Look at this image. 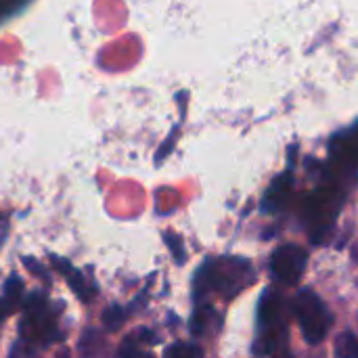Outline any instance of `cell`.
Segmentation results:
<instances>
[{"instance_id": "cell-1", "label": "cell", "mask_w": 358, "mask_h": 358, "mask_svg": "<svg viewBox=\"0 0 358 358\" xmlns=\"http://www.w3.org/2000/svg\"><path fill=\"white\" fill-rule=\"evenodd\" d=\"M252 281H254V271L248 260L241 258L206 260L193 279V298L195 302H201L212 292L224 298H235Z\"/></svg>"}, {"instance_id": "cell-2", "label": "cell", "mask_w": 358, "mask_h": 358, "mask_svg": "<svg viewBox=\"0 0 358 358\" xmlns=\"http://www.w3.org/2000/svg\"><path fill=\"white\" fill-rule=\"evenodd\" d=\"M287 350V319L283 298L273 292H264L258 306V340L254 355L279 357Z\"/></svg>"}, {"instance_id": "cell-3", "label": "cell", "mask_w": 358, "mask_h": 358, "mask_svg": "<svg viewBox=\"0 0 358 358\" xmlns=\"http://www.w3.org/2000/svg\"><path fill=\"white\" fill-rule=\"evenodd\" d=\"M294 315L298 319V325L302 329V336L308 344L317 346L321 344L331 325H334V319H331V313L329 308L325 306V302L310 289H302L296 300H294Z\"/></svg>"}, {"instance_id": "cell-4", "label": "cell", "mask_w": 358, "mask_h": 358, "mask_svg": "<svg viewBox=\"0 0 358 358\" xmlns=\"http://www.w3.org/2000/svg\"><path fill=\"white\" fill-rule=\"evenodd\" d=\"M340 206H342V199H340L338 191L331 187L317 189L315 193H310L306 197V201L302 203V214H304V220L310 224L313 243H321L323 237H327V233H331V227L336 222Z\"/></svg>"}, {"instance_id": "cell-5", "label": "cell", "mask_w": 358, "mask_h": 358, "mask_svg": "<svg viewBox=\"0 0 358 358\" xmlns=\"http://www.w3.org/2000/svg\"><path fill=\"white\" fill-rule=\"evenodd\" d=\"M306 266H308V252H304V248L294 243L277 248L271 256V273L275 275L277 281L285 285H296L302 279Z\"/></svg>"}, {"instance_id": "cell-6", "label": "cell", "mask_w": 358, "mask_h": 358, "mask_svg": "<svg viewBox=\"0 0 358 358\" xmlns=\"http://www.w3.org/2000/svg\"><path fill=\"white\" fill-rule=\"evenodd\" d=\"M292 189H294V172L292 170H285L283 174H279L268 191L264 193V199H262V210L268 212V214H277V212H283L292 199Z\"/></svg>"}, {"instance_id": "cell-7", "label": "cell", "mask_w": 358, "mask_h": 358, "mask_svg": "<svg viewBox=\"0 0 358 358\" xmlns=\"http://www.w3.org/2000/svg\"><path fill=\"white\" fill-rule=\"evenodd\" d=\"M331 155L342 166H358V126L352 132H340L331 141Z\"/></svg>"}, {"instance_id": "cell-8", "label": "cell", "mask_w": 358, "mask_h": 358, "mask_svg": "<svg viewBox=\"0 0 358 358\" xmlns=\"http://www.w3.org/2000/svg\"><path fill=\"white\" fill-rule=\"evenodd\" d=\"M212 323L220 325V315L212 306H199L191 319V334L193 336H206L210 331Z\"/></svg>"}, {"instance_id": "cell-9", "label": "cell", "mask_w": 358, "mask_h": 358, "mask_svg": "<svg viewBox=\"0 0 358 358\" xmlns=\"http://www.w3.org/2000/svg\"><path fill=\"white\" fill-rule=\"evenodd\" d=\"M67 281H69V287L73 289V294H76L80 300L90 302V300L94 298L96 287H94V285H88V283H86V279H84V275H82L80 271H76V268H73V271L67 275Z\"/></svg>"}, {"instance_id": "cell-10", "label": "cell", "mask_w": 358, "mask_h": 358, "mask_svg": "<svg viewBox=\"0 0 358 358\" xmlns=\"http://www.w3.org/2000/svg\"><path fill=\"white\" fill-rule=\"evenodd\" d=\"M143 344H145V342L138 338V334L126 338V340L122 342V346H120V358H155L151 352H147V350L143 348Z\"/></svg>"}, {"instance_id": "cell-11", "label": "cell", "mask_w": 358, "mask_h": 358, "mask_svg": "<svg viewBox=\"0 0 358 358\" xmlns=\"http://www.w3.org/2000/svg\"><path fill=\"white\" fill-rule=\"evenodd\" d=\"M336 350L340 358H358V340L352 331H346L338 338Z\"/></svg>"}, {"instance_id": "cell-12", "label": "cell", "mask_w": 358, "mask_h": 358, "mask_svg": "<svg viewBox=\"0 0 358 358\" xmlns=\"http://www.w3.org/2000/svg\"><path fill=\"white\" fill-rule=\"evenodd\" d=\"M21 296H23V281H21L17 275H10V277L6 279V283H4V294H2V298L15 308V306L21 302Z\"/></svg>"}, {"instance_id": "cell-13", "label": "cell", "mask_w": 358, "mask_h": 358, "mask_svg": "<svg viewBox=\"0 0 358 358\" xmlns=\"http://www.w3.org/2000/svg\"><path fill=\"white\" fill-rule=\"evenodd\" d=\"M124 321H126V310L122 306L111 304L109 308H105V313H103V325H105V329L115 331V329L122 327Z\"/></svg>"}, {"instance_id": "cell-14", "label": "cell", "mask_w": 358, "mask_h": 358, "mask_svg": "<svg viewBox=\"0 0 358 358\" xmlns=\"http://www.w3.org/2000/svg\"><path fill=\"white\" fill-rule=\"evenodd\" d=\"M164 358H201V355H199V348L185 344V342H176L166 348Z\"/></svg>"}, {"instance_id": "cell-15", "label": "cell", "mask_w": 358, "mask_h": 358, "mask_svg": "<svg viewBox=\"0 0 358 358\" xmlns=\"http://www.w3.org/2000/svg\"><path fill=\"white\" fill-rule=\"evenodd\" d=\"M164 241L168 243L176 264H185L187 262V254H185V243H182V237L176 235V233H166L164 235Z\"/></svg>"}, {"instance_id": "cell-16", "label": "cell", "mask_w": 358, "mask_h": 358, "mask_svg": "<svg viewBox=\"0 0 358 358\" xmlns=\"http://www.w3.org/2000/svg\"><path fill=\"white\" fill-rule=\"evenodd\" d=\"M176 141H178V128H172L168 141L159 147V151H157V155H155V164H162V162L170 155V151H172V147L176 145Z\"/></svg>"}, {"instance_id": "cell-17", "label": "cell", "mask_w": 358, "mask_h": 358, "mask_svg": "<svg viewBox=\"0 0 358 358\" xmlns=\"http://www.w3.org/2000/svg\"><path fill=\"white\" fill-rule=\"evenodd\" d=\"M23 264L36 275V277H40L44 283H50V275H48V271H44V266L38 262V260H34V258H23Z\"/></svg>"}, {"instance_id": "cell-18", "label": "cell", "mask_w": 358, "mask_h": 358, "mask_svg": "<svg viewBox=\"0 0 358 358\" xmlns=\"http://www.w3.org/2000/svg\"><path fill=\"white\" fill-rule=\"evenodd\" d=\"M50 262H52V266L59 271V273H63L65 277L73 271V266H71V262L69 260H65V258H59V256H50Z\"/></svg>"}, {"instance_id": "cell-19", "label": "cell", "mask_w": 358, "mask_h": 358, "mask_svg": "<svg viewBox=\"0 0 358 358\" xmlns=\"http://www.w3.org/2000/svg\"><path fill=\"white\" fill-rule=\"evenodd\" d=\"M10 358H36V355H34L29 348H25V344H23V342H19V344L13 348Z\"/></svg>"}, {"instance_id": "cell-20", "label": "cell", "mask_w": 358, "mask_h": 358, "mask_svg": "<svg viewBox=\"0 0 358 358\" xmlns=\"http://www.w3.org/2000/svg\"><path fill=\"white\" fill-rule=\"evenodd\" d=\"M13 310H15V308H13V306H10V304L4 300V298H0V323H2V321H4V319H6V317L13 313Z\"/></svg>"}, {"instance_id": "cell-21", "label": "cell", "mask_w": 358, "mask_h": 358, "mask_svg": "<svg viewBox=\"0 0 358 358\" xmlns=\"http://www.w3.org/2000/svg\"><path fill=\"white\" fill-rule=\"evenodd\" d=\"M15 10H17V6H4V8H0V19H4V17L13 15Z\"/></svg>"}, {"instance_id": "cell-22", "label": "cell", "mask_w": 358, "mask_h": 358, "mask_svg": "<svg viewBox=\"0 0 358 358\" xmlns=\"http://www.w3.org/2000/svg\"><path fill=\"white\" fill-rule=\"evenodd\" d=\"M277 358H294V357H292V352H289V348H287V350H283V352H281Z\"/></svg>"}]
</instances>
